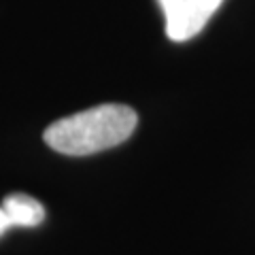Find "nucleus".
<instances>
[{"label":"nucleus","instance_id":"f257e3e1","mask_svg":"<svg viewBox=\"0 0 255 255\" xmlns=\"http://www.w3.org/2000/svg\"><path fill=\"white\" fill-rule=\"evenodd\" d=\"M136 111L126 105H98L62 117L45 130L43 138L64 155H92L126 142L136 130Z\"/></svg>","mask_w":255,"mask_h":255},{"label":"nucleus","instance_id":"f03ea898","mask_svg":"<svg viewBox=\"0 0 255 255\" xmlns=\"http://www.w3.org/2000/svg\"><path fill=\"white\" fill-rule=\"evenodd\" d=\"M221 2L223 0H157L168 38L174 43H185L200 34Z\"/></svg>","mask_w":255,"mask_h":255},{"label":"nucleus","instance_id":"7ed1b4c3","mask_svg":"<svg viewBox=\"0 0 255 255\" xmlns=\"http://www.w3.org/2000/svg\"><path fill=\"white\" fill-rule=\"evenodd\" d=\"M2 206L13 228H36L45 219V206L28 194H11L2 200Z\"/></svg>","mask_w":255,"mask_h":255},{"label":"nucleus","instance_id":"20e7f679","mask_svg":"<svg viewBox=\"0 0 255 255\" xmlns=\"http://www.w3.org/2000/svg\"><path fill=\"white\" fill-rule=\"evenodd\" d=\"M9 228H13L11 226V221H9V215H6V211H4V206L0 204V236H2L6 230Z\"/></svg>","mask_w":255,"mask_h":255}]
</instances>
